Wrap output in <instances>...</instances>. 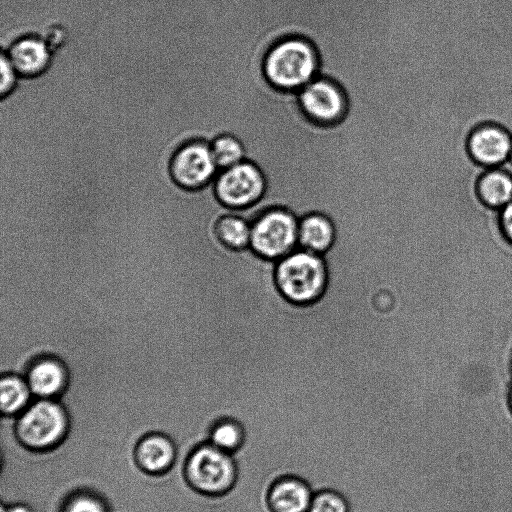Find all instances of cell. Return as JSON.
<instances>
[{"label": "cell", "mask_w": 512, "mask_h": 512, "mask_svg": "<svg viewBox=\"0 0 512 512\" xmlns=\"http://www.w3.org/2000/svg\"><path fill=\"white\" fill-rule=\"evenodd\" d=\"M34 398L60 399L65 393L69 374L59 358L43 355L34 359L24 373Z\"/></svg>", "instance_id": "cell-12"}, {"label": "cell", "mask_w": 512, "mask_h": 512, "mask_svg": "<svg viewBox=\"0 0 512 512\" xmlns=\"http://www.w3.org/2000/svg\"><path fill=\"white\" fill-rule=\"evenodd\" d=\"M512 144V132L494 120L478 122L470 128L464 150L468 159L481 169L508 164Z\"/></svg>", "instance_id": "cell-9"}, {"label": "cell", "mask_w": 512, "mask_h": 512, "mask_svg": "<svg viewBox=\"0 0 512 512\" xmlns=\"http://www.w3.org/2000/svg\"><path fill=\"white\" fill-rule=\"evenodd\" d=\"M473 192L482 207L497 213L512 200V172L504 166L482 169Z\"/></svg>", "instance_id": "cell-14"}, {"label": "cell", "mask_w": 512, "mask_h": 512, "mask_svg": "<svg viewBox=\"0 0 512 512\" xmlns=\"http://www.w3.org/2000/svg\"><path fill=\"white\" fill-rule=\"evenodd\" d=\"M314 496L311 486L296 476L277 478L268 491L272 512H308Z\"/></svg>", "instance_id": "cell-15"}, {"label": "cell", "mask_w": 512, "mask_h": 512, "mask_svg": "<svg viewBox=\"0 0 512 512\" xmlns=\"http://www.w3.org/2000/svg\"><path fill=\"white\" fill-rule=\"evenodd\" d=\"M219 173L210 142L193 138L176 148L169 160V177L180 188L198 190Z\"/></svg>", "instance_id": "cell-7"}, {"label": "cell", "mask_w": 512, "mask_h": 512, "mask_svg": "<svg viewBox=\"0 0 512 512\" xmlns=\"http://www.w3.org/2000/svg\"><path fill=\"white\" fill-rule=\"evenodd\" d=\"M19 76L35 78L45 73L52 61V50L46 40L35 34L15 39L5 51Z\"/></svg>", "instance_id": "cell-13"}, {"label": "cell", "mask_w": 512, "mask_h": 512, "mask_svg": "<svg viewBox=\"0 0 512 512\" xmlns=\"http://www.w3.org/2000/svg\"><path fill=\"white\" fill-rule=\"evenodd\" d=\"M218 200L230 208H246L257 203L266 190V180L257 165L243 161L219 171L214 179Z\"/></svg>", "instance_id": "cell-8"}, {"label": "cell", "mask_w": 512, "mask_h": 512, "mask_svg": "<svg viewBox=\"0 0 512 512\" xmlns=\"http://www.w3.org/2000/svg\"><path fill=\"white\" fill-rule=\"evenodd\" d=\"M506 401H507V407L512 415V384L507 391Z\"/></svg>", "instance_id": "cell-26"}, {"label": "cell", "mask_w": 512, "mask_h": 512, "mask_svg": "<svg viewBox=\"0 0 512 512\" xmlns=\"http://www.w3.org/2000/svg\"><path fill=\"white\" fill-rule=\"evenodd\" d=\"M219 240L231 249H244L250 246L251 223L240 213L226 214L219 218L215 226Z\"/></svg>", "instance_id": "cell-19"}, {"label": "cell", "mask_w": 512, "mask_h": 512, "mask_svg": "<svg viewBox=\"0 0 512 512\" xmlns=\"http://www.w3.org/2000/svg\"><path fill=\"white\" fill-rule=\"evenodd\" d=\"M1 97H8L15 89L18 79V72L12 65L5 51L1 53Z\"/></svg>", "instance_id": "cell-23"}, {"label": "cell", "mask_w": 512, "mask_h": 512, "mask_svg": "<svg viewBox=\"0 0 512 512\" xmlns=\"http://www.w3.org/2000/svg\"><path fill=\"white\" fill-rule=\"evenodd\" d=\"M276 282L282 295L296 304H310L323 295L328 272L323 255L300 247L278 260Z\"/></svg>", "instance_id": "cell-5"}, {"label": "cell", "mask_w": 512, "mask_h": 512, "mask_svg": "<svg viewBox=\"0 0 512 512\" xmlns=\"http://www.w3.org/2000/svg\"><path fill=\"white\" fill-rule=\"evenodd\" d=\"M59 512H110V505L99 492L77 488L63 499Z\"/></svg>", "instance_id": "cell-21"}, {"label": "cell", "mask_w": 512, "mask_h": 512, "mask_svg": "<svg viewBox=\"0 0 512 512\" xmlns=\"http://www.w3.org/2000/svg\"><path fill=\"white\" fill-rule=\"evenodd\" d=\"M178 456L174 440L166 433L151 431L135 443L132 458L137 469L145 475L158 477L170 472Z\"/></svg>", "instance_id": "cell-11"}, {"label": "cell", "mask_w": 512, "mask_h": 512, "mask_svg": "<svg viewBox=\"0 0 512 512\" xmlns=\"http://www.w3.org/2000/svg\"><path fill=\"white\" fill-rule=\"evenodd\" d=\"M212 155L219 171L246 160V150L239 138L232 134H221L210 142Z\"/></svg>", "instance_id": "cell-20"}, {"label": "cell", "mask_w": 512, "mask_h": 512, "mask_svg": "<svg viewBox=\"0 0 512 512\" xmlns=\"http://www.w3.org/2000/svg\"><path fill=\"white\" fill-rule=\"evenodd\" d=\"M219 218L191 208H165L114 219L105 229L96 270L154 305L186 319L268 341L309 333L312 303L286 299L277 262L249 246L218 238Z\"/></svg>", "instance_id": "cell-1"}, {"label": "cell", "mask_w": 512, "mask_h": 512, "mask_svg": "<svg viewBox=\"0 0 512 512\" xmlns=\"http://www.w3.org/2000/svg\"><path fill=\"white\" fill-rule=\"evenodd\" d=\"M497 227L500 236L512 247V200L497 212Z\"/></svg>", "instance_id": "cell-24"}, {"label": "cell", "mask_w": 512, "mask_h": 512, "mask_svg": "<svg viewBox=\"0 0 512 512\" xmlns=\"http://www.w3.org/2000/svg\"><path fill=\"white\" fill-rule=\"evenodd\" d=\"M297 94L302 111L316 124H337L347 112L345 92L330 78L318 75Z\"/></svg>", "instance_id": "cell-10"}, {"label": "cell", "mask_w": 512, "mask_h": 512, "mask_svg": "<svg viewBox=\"0 0 512 512\" xmlns=\"http://www.w3.org/2000/svg\"><path fill=\"white\" fill-rule=\"evenodd\" d=\"M336 230L326 215L311 213L299 220L298 246L304 250L323 255L333 245Z\"/></svg>", "instance_id": "cell-16"}, {"label": "cell", "mask_w": 512, "mask_h": 512, "mask_svg": "<svg viewBox=\"0 0 512 512\" xmlns=\"http://www.w3.org/2000/svg\"><path fill=\"white\" fill-rule=\"evenodd\" d=\"M204 440L214 447L234 455L244 444L245 430L238 420L221 417L208 425Z\"/></svg>", "instance_id": "cell-18"}, {"label": "cell", "mask_w": 512, "mask_h": 512, "mask_svg": "<svg viewBox=\"0 0 512 512\" xmlns=\"http://www.w3.org/2000/svg\"><path fill=\"white\" fill-rule=\"evenodd\" d=\"M308 512H349V505L339 492L324 489L314 493Z\"/></svg>", "instance_id": "cell-22"}, {"label": "cell", "mask_w": 512, "mask_h": 512, "mask_svg": "<svg viewBox=\"0 0 512 512\" xmlns=\"http://www.w3.org/2000/svg\"><path fill=\"white\" fill-rule=\"evenodd\" d=\"M0 512H35L31 506L16 502L13 504L2 503Z\"/></svg>", "instance_id": "cell-25"}, {"label": "cell", "mask_w": 512, "mask_h": 512, "mask_svg": "<svg viewBox=\"0 0 512 512\" xmlns=\"http://www.w3.org/2000/svg\"><path fill=\"white\" fill-rule=\"evenodd\" d=\"M508 164L512 167V144H511V149H510V153H509Z\"/></svg>", "instance_id": "cell-27"}, {"label": "cell", "mask_w": 512, "mask_h": 512, "mask_svg": "<svg viewBox=\"0 0 512 512\" xmlns=\"http://www.w3.org/2000/svg\"><path fill=\"white\" fill-rule=\"evenodd\" d=\"M182 474L185 483L194 493L202 498H216L227 494L234 487L238 467L232 454L203 440L188 452Z\"/></svg>", "instance_id": "cell-4"}, {"label": "cell", "mask_w": 512, "mask_h": 512, "mask_svg": "<svg viewBox=\"0 0 512 512\" xmlns=\"http://www.w3.org/2000/svg\"><path fill=\"white\" fill-rule=\"evenodd\" d=\"M34 399L24 375L1 374L0 410L4 418H16Z\"/></svg>", "instance_id": "cell-17"}, {"label": "cell", "mask_w": 512, "mask_h": 512, "mask_svg": "<svg viewBox=\"0 0 512 512\" xmlns=\"http://www.w3.org/2000/svg\"><path fill=\"white\" fill-rule=\"evenodd\" d=\"M264 74L276 88L298 92L319 75L320 60L314 45L300 36L275 43L264 59Z\"/></svg>", "instance_id": "cell-3"}, {"label": "cell", "mask_w": 512, "mask_h": 512, "mask_svg": "<svg viewBox=\"0 0 512 512\" xmlns=\"http://www.w3.org/2000/svg\"><path fill=\"white\" fill-rule=\"evenodd\" d=\"M299 219L284 208H272L251 223L250 247L258 255L278 261L297 249Z\"/></svg>", "instance_id": "cell-6"}, {"label": "cell", "mask_w": 512, "mask_h": 512, "mask_svg": "<svg viewBox=\"0 0 512 512\" xmlns=\"http://www.w3.org/2000/svg\"><path fill=\"white\" fill-rule=\"evenodd\" d=\"M71 426V412L61 400L35 398L14 418L13 433L25 450L46 453L64 443Z\"/></svg>", "instance_id": "cell-2"}]
</instances>
